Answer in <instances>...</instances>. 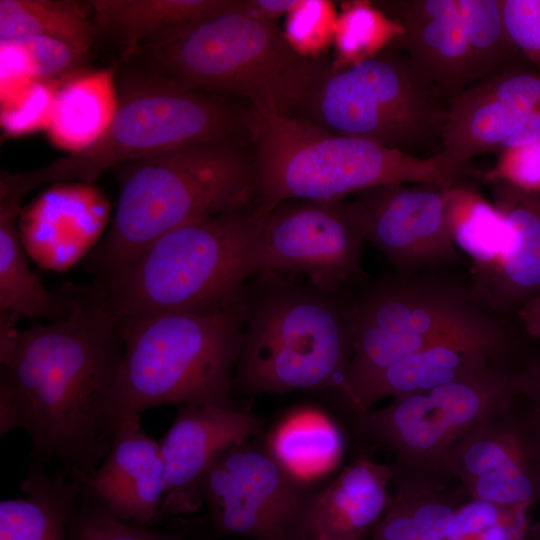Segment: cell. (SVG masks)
<instances>
[{
  "mask_svg": "<svg viewBox=\"0 0 540 540\" xmlns=\"http://www.w3.org/2000/svg\"><path fill=\"white\" fill-rule=\"evenodd\" d=\"M62 288L68 316L19 330L1 365L0 436L24 429L30 463L56 461L88 477L108 454L118 423L123 341L120 320L94 283Z\"/></svg>",
  "mask_w": 540,
  "mask_h": 540,
  "instance_id": "obj_1",
  "label": "cell"
},
{
  "mask_svg": "<svg viewBox=\"0 0 540 540\" xmlns=\"http://www.w3.org/2000/svg\"><path fill=\"white\" fill-rule=\"evenodd\" d=\"M118 167L114 216L87 260L97 278L116 272L178 227L257 204L253 156L235 137L178 147Z\"/></svg>",
  "mask_w": 540,
  "mask_h": 540,
  "instance_id": "obj_2",
  "label": "cell"
},
{
  "mask_svg": "<svg viewBox=\"0 0 540 540\" xmlns=\"http://www.w3.org/2000/svg\"><path fill=\"white\" fill-rule=\"evenodd\" d=\"M242 126L253 148L257 205L267 215L292 199H342L397 183L450 188L472 173L439 152L414 156L252 107L242 115Z\"/></svg>",
  "mask_w": 540,
  "mask_h": 540,
  "instance_id": "obj_3",
  "label": "cell"
},
{
  "mask_svg": "<svg viewBox=\"0 0 540 540\" xmlns=\"http://www.w3.org/2000/svg\"><path fill=\"white\" fill-rule=\"evenodd\" d=\"M256 276L244 288L246 321L234 389L242 394L336 389L347 399L351 297L280 274Z\"/></svg>",
  "mask_w": 540,
  "mask_h": 540,
  "instance_id": "obj_4",
  "label": "cell"
},
{
  "mask_svg": "<svg viewBox=\"0 0 540 540\" xmlns=\"http://www.w3.org/2000/svg\"><path fill=\"white\" fill-rule=\"evenodd\" d=\"M227 8L122 60L129 71L190 90L232 94L292 116L324 58L297 53L276 21Z\"/></svg>",
  "mask_w": 540,
  "mask_h": 540,
  "instance_id": "obj_5",
  "label": "cell"
},
{
  "mask_svg": "<svg viewBox=\"0 0 540 540\" xmlns=\"http://www.w3.org/2000/svg\"><path fill=\"white\" fill-rule=\"evenodd\" d=\"M266 216L256 204L188 223L94 284L119 320L227 307L256 275L257 241Z\"/></svg>",
  "mask_w": 540,
  "mask_h": 540,
  "instance_id": "obj_6",
  "label": "cell"
},
{
  "mask_svg": "<svg viewBox=\"0 0 540 540\" xmlns=\"http://www.w3.org/2000/svg\"><path fill=\"white\" fill-rule=\"evenodd\" d=\"M353 355L350 387L394 362L438 346H458L509 357L515 332L474 293L469 282L439 269L382 278L351 297Z\"/></svg>",
  "mask_w": 540,
  "mask_h": 540,
  "instance_id": "obj_7",
  "label": "cell"
},
{
  "mask_svg": "<svg viewBox=\"0 0 540 540\" xmlns=\"http://www.w3.org/2000/svg\"><path fill=\"white\" fill-rule=\"evenodd\" d=\"M246 300L224 308L120 320L118 421L163 404L234 407Z\"/></svg>",
  "mask_w": 540,
  "mask_h": 540,
  "instance_id": "obj_8",
  "label": "cell"
},
{
  "mask_svg": "<svg viewBox=\"0 0 540 540\" xmlns=\"http://www.w3.org/2000/svg\"><path fill=\"white\" fill-rule=\"evenodd\" d=\"M117 112L105 133L88 148L38 169L2 172L0 200L22 203L49 183H94L108 169L178 147L235 137L242 115L219 95L190 90L132 71L122 76Z\"/></svg>",
  "mask_w": 540,
  "mask_h": 540,
  "instance_id": "obj_9",
  "label": "cell"
},
{
  "mask_svg": "<svg viewBox=\"0 0 540 540\" xmlns=\"http://www.w3.org/2000/svg\"><path fill=\"white\" fill-rule=\"evenodd\" d=\"M447 106L391 46L359 63L323 60L292 116L414 156L439 145Z\"/></svg>",
  "mask_w": 540,
  "mask_h": 540,
  "instance_id": "obj_10",
  "label": "cell"
},
{
  "mask_svg": "<svg viewBox=\"0 0 540 540\" xmlns=\"http://www.w3.org/2000/svg\"><path fill=\"white\" fill-rule=\"evenodd\" d=\"M519 398L515 367L500 362L359 414L358 431L394 456L397 472L446 481L443 466L454 446Z\"/></svg>",
  "mask_w": 540,
  "mask_h": 540,
  "instance_id": "obj_11",
  "label": "cell"
},
{
  "mask_svg": "<svg viewBox=\"0 0 540 540\" xmlns=\"http://www.w3.org/2000/svg\"><path fill=\"white\" fill-rule=\"evenodd\" d=\"M353 203L342 199L291 200L266 216L256 248V275L303 273L308 283L324 290L364 275L365 243Z\"/></svg>",
  "mask_w": 540,
  "mask_h": 540,
  "instance_id": "obj_12",
  "label": "cell"
},
{
  "mask_svg": "<svg viewBox=\"0 0 540 540\" xmlns=\"http://www.w3.org/2000/svg\"><path fill=\"white\" fill-rule=\"evenodd\" d=\"M443 471L472 500L523 519L540 501V414L519 398L464 436Z\"/></svg>",
  "mask_w": 540,
  "mask_h": 540,
  "instance_id": "obj_13",
  "label": "cell"
},
{
  "mask_svg": "<svg viewBox=\"0 0 540 540\" xmlns=\"http://www.w3.org/2000/svg\"><path fill=\"white\" fill-rule=\"evenodd\" d=\"M300 486L267 449L247 442L221 453L201 479L216 527L256 540L290 538L308 499Z\"/></svg>",
  "mask_w": 540,
  "mask_h": 540,
  "instance_id": "obj_14",
  "label": "cell"
},
{
  "mask_svg": "<svg viewBox=\"0 0 540 540\" xmlns=\"http://www.w3.org/2000/svg\"><path fill=\"white\" fill-rule=\"evenodd\" d=\"M447 189L430 183L387 184L361 191L351 201L365 241L384 255L395 273L464 262L449 227Z\"/></svg>",
  "mask_w": 540,
  "mask_h": 540,
  "instance_id": "obj_15",
  "label": "cell"
},
{
  "mask_svg": "<svg viewBox=\"0 0 540 540\" xmlns=\"http://www.w3.org/2000/svg\"><path fill=\"white\" fill-rule=\"evenodd\" d=\"M261 421L236 407L179 405L160 448L166 472L161 517L190 515L202 506L201 479L229 448L247 442Z\"/></svg>",
  "mask_w": 540,
  "mask_h": 540,
  "instance_id": "obj_16",
  "label": "cell"
},
{
  "mask_svg": "<svg viewBox=\"0 0 540 540\" xmlns=\"http://www.w3.org/2000/svg\"><path fill=\"white\" fill-rule=\"evenodd\" d=\"M540 109V73L507 67L467 87L447 104L439 153L470 169L471 158L496 150L524 117Z\"/></svg>",
  "mask_w": 540,
  "mask_h": 540,
  "instance_id": "obj_17",
  "label": "cell"
},
{
  "mask_svg": "<svg viewBox=\"0 0 540 540\" xmlns=\"http://www.w3.org/2000/svg\"><path fill=\"white\" fill-rule=\"evenodd\" d=\"M402 27L392 45L401 50L420 77L448 103L480 80L457 16L455 0L374 2Z\"/></svg>",
  "mask_w": 540,
  "mask_h": 540,
  "instance_id": "obj_18",
  "label": "cell"
},
{
  "mask_svg": "<svg viewBox=\"0 0 540 540\" xmlns=\"http://www.w3.org/2000/svg\"><path fill=\"white\" fill-rule=\"evenodd\" d=\"M85 490L120 520L146 526L159 521L165 465L160 443L145 433L140 415L118 421L111 448L86 477Z\"/></svg>",
  "mask_w": 540,
  "mask_h": 540,
  "instance_id": "obj_19",
  "label": "cell"
},
{
  "mask_svg": "<svg viewBox=\"0 0 540 540\" xmlns=\"http://www.w3.org/2000/svg\"><path fill=\"white\" fill-rule=\"evenodd\" d=\"M492 195L507 226V242L498 261L471 276L470 283L479 299L509 319L540 294V192L496 182Z\"/></svg>",
  "mask_w": 540,
  "mask_h": 540,
  "instance_id": "obj_20",
  "label": "cell"
},
{
  "mask_svg": "<svg viewBox=\"0 0 540 540\" xmlns=\"http://www.w3.org/2000/svg\"><path fill=\"white\" fill-rule=\"evenodd\" d=\"M395 465L357 458L324 489L308 498L290 538L361 540L381 519L391 499Z\"/></svg>",
  "mask_w": 540,
  "mask_h": 540,
  "instance_id": "obj_21",
  "label": "cell"
},
{
  "mask_svg": "<svg viewBox=\"0 0 540 540\" xmlns=\"http://www.w3.org/2000/svg\"><path fill=\"white\" fill-rule=\"evenodd\" d=\"M506 361L505 356L478 349L430 348L408 355L353 384L348 401L362 414L384 398L429 391Z\"/></svg>",
  "mask_w": 540,
  "mask_h": 540,
  "instance_id": "obj_22",
  "label": "cell"
},
{
  "mask_svg": "<svg viewBox=\"0 0 540 540\" xmlns=\"http://www.w3.org/2000/svg\"><path fill=\"white\" fill-rule=\"evenodd\" d=\"M233 0H90L97 35L122 49V60L232 4Z\"/></svg>",
  "mask_w": 540,
  "mask_h": 540,
  "instance_id": "obj_23",
  "label": "cell"
},
{
  "mask_svg": "<svg viewBox=\"0 0 540 540\" xmlns=\"http://www.w3.org/2000/svg\"><path fill=\"white\" fill-rule=\"evenodd\" d=\"M43 466L30 463L20 483L26 497L0 502V540H68L86 477L63 468L49 475Z\"/></svg>",
  "mask_w": 540,
  "mask_h": 540,
  "instance_id": "obj_24",
  "label": "cell"
},
{
  "mask_svg": "<svg viewBox=\"0 0 540 540\" xmlns=\"http://www.w3.org/2000/svg\"><path fill=\"white\" fill-rule=\"evenodd\" d=\"M116 68L76 73L61 82L47 135L70 153L94 144L108 129L119 105Z\"/></svg>",
  "mask_w": 540,
  "mask_h": 540,
  "instance_id": "obj_25",
  "label": "cell"
},
{
  "mask_svg": "<svg viewBox=\"0 0 540 540\" xmlns=\"http://www.w3.org/2000/svg\"><path fill=\"white\" fill-rule=\"evenodd\" d=\"M445 480L397 472L390 503L369 540H448L460 512Z\"/></svg>",
  "mask_w": 540,
  "mask_h": 540,
  "instance_id": "obj_26",
  "label": "cell"
},
{
  "mask_svg": "<svg viewBox=\"0 0 540 540\" xmlns=\"http://www.w3.org/2000/svg\"><path fill=\"white\" fill-rule=\"evenodd\" d=\"M267 451L299 485L323 478L339 464L344 440L336 423L316 407L287 414L271 431Z\"/></svg>",
  "mask_w": 540,
  "mask_h": 540,
  "instance_id": "obj_27",
  "label": "cell"
},
{
  "mask_svg": "<svg viewBox=\"0 0 540 540\" xmlns=\"http://www.w3.org/2000/svg\"><path fill=\"white\" fill-rule=\"evenodd\" d=\"M21 204L0 202V315L62 320L70 307L63 288L51 292L29 268L18 230Z\"/></svg>",
  "mask_w": 540,
  "mask_h": 540,
  "instance_id": "obj_28",
  "label": "cell"
},
{
  "mask_svg": "<svg viewBox=\"0 0 540 540\" xmlns=\"http://www.w3.org/2000/svg\"><path fill=\"white\" fill-rule=\"evenodd\" d=\"M33 36L63 41L86 58L97 36L90 1L0 0V41Z\"/></svg>",
  "mask_w": 540,
  "mask_h": 540,
  "instance_id": "obj_29",
  "label": "cell"
},
{
  "mask_svg": "<svg viewBox=\"0 0 540 540\" xmlns=\"http://www.w3.org/2000/svg\"><path fill=\"white\" fill-rule=\"evenodd\" d=\"M447 216L455 246L472 262L471 276L491 268L507 242V226L495 205L463 182L447 189Z\"/></svg>",
  "mask_w": 540,
  "mask_h": 540,
  "instance_id": "obj_30",
  "label": "cell"
},
{
  "mask_svg": "<svg viewBox=\"0 0 540 540\" xmlns=\"http://www.w3.org/2000/svg\"><path fill=\"white\" fill-rule=\"evenodd\" d=\"M108 211L105 198L91 185L65 184L43 192L22 221L32 235L69 234L86 240L103 227Z\"/></svg>",
  "mask_w": 540,
  "mask_h": 540,
  "instance_id": "obj_31",
  "label": "cell"
},
{
  "mask_svg": "<svg viewBox=\"0 0 540 540\" xmlns=\"http://www.w3.org/2000/svg\"><path fill=\"white\" fill-rule=\"evenodd\" d=\"M402 33L401 25L374 2H344L336 20L332 63L344 67L372 58L390 48Z\"/></svg>",
  "mask_w": 540,
  "mask_h": 540,
  "instance_id": "obj_32",
  "label": "cell"
},
{
  "mask_svg": "<svg viewBox=\"0 0 540 540\" xmlns=\"http://www.w3.org/2000/svg\"><path fill=\"white\" fill-rule=\"evenodd\" d=\"M455 7L480 80L507 68L519 51L506 31L501 0H455Z\"/></svg>",
  "mask_w": 540,
  "mask_h": 540,
  "instance_id": "obj_33",
  "label": "cell"
},
{
  "mask_svg": "<svg viewBox=\"0 0 540 540\" xmlns=\"http://www.w3.org/2000/svg\"><path fill=\"white\" fill-rule=\"evenodd\" d=\"M68 540H182L175 532L120 520L85 490L79 497L67 530Z\"/></svg>",
  "mask_w": 540,
  "mask_h": 540,
  "instance_id": "obj_34",
  "label": "cell"
},
{
  "mask_svg": "<svg viewBox=\"0 0 540 540\" xmlns=\"http://www.w3.org/2000/svg\"><path fill=\"white\" fill-rule=\"evenodd\" d=\"M338 13L334 4L324 0H302L286 16L283 33L289 45L300 55L322 58L333 45Z\"/></svg>",
  "mask_w": 540,
  "mask_h": 540,
  "instance_id": "obj_35",
  "label": "cell"
},
{
  "mask_svg": "<svg viewBox=\"0 0 540 540\" xmlns=\"http://www.w3.org/2000/svg\"><path fill=\"white\" fill-rule=\"evenodd\" d=\"M60 84L36 80L14 100L1 105L0 123L5 135L19 137L47 130Z\"/></svg>",
  "mask_w": 540,
  "mask_h": 540,
  "instance_id": "obj_36",
  "label": "cell"
},
{
  "mask_svg": "<svg viewBox=\"0 0 540 540\" xmlns=\"http://www.w3.org/2000/svg\"><path fill=\"white\" fill-rule=\"evenodd\" d=\"M489 183L505 182L526 192H540V141L501 151L496 164L482 172Z\"/></svg>",
  "mask_w": 540,
  "mask_h": 540,
  "instance_id": "obj_37",
  "label": "cell"
},
{
  "mask_svg": "<svg viewBox=\"0 0 540 540\" xmlns=\"http://www.w3.org/2000/svg\"><path fill=\"white\" fill-rule=\"evenodd\" d=\"M501 8L514 46L540 65V0H501Z\"/></svg>",
  "mask_w": 540,
  "mask_h": 540,
  "instance_id": "obj_38",
  "label": "cell"
},
{
  "mask_svg": "<svg viewBox=\"0 0 540 540\" xmlns=\"http://www.w3.org/2000/svg\"><path fill=\"white\" fill-rule=\"evenodd\" d=\"M16 40L29 52L37 80L55 81L60 76H71L86 59L70 45L55 38L33 36Z\"/></svg>",
  "mask_w": 540,
  "mask_h": 540,
  "instance_id": "obj_39",
  "label": "cell"
},
{
  "mask_svg": "<svg viewBox=\"0 0 540 540\" xmlns=\"http://www.w3.org/2000/svg\"><path fill=\"white\" fill-rule=\"evenodd\" d=\"M36 74L32 58L18 40L0 41V102L8 104L26 90Z\"/></svg>",
  "mask_w": 540,
  "mask_h": 540,
  "instance_id": "obj_40",
  "label": "cell"
},
{
  "mask_svg": "<svg viewBox=\"0 0 540 540\" xmlns=\"http://www.w3.org/2000/svg\"><path fill=\"white\" fill-rule=\"evenodd\" d=\"M302 0H236L237 10L263 20L276 21L294 11Z\"/></svg>",
  "mask_w": 540,
  "mask_h": 540,
  "instance_id": "obj_41",
  "label": "cell"
},
{
  "mask_svg": "<svg viewBox=\"0 0 540 540\" xmlns=\"http://www.w3.org/2000/svg\"><path fill=\"white\" fill-rule=\"evenodd\" d=\"M519 397L540 414V358L515 367Z\"/></svg>",
  "mask_w": 540,
  "mask_h": 540,
  "instance_id": "obj_42",
  "label": "cell"
},
{
  "mask_svg": "<svg viewBox=\"0 0 540 540\" xmlns=\"http://www.w3.org/2000/svg\"><path fill=\"white\" fill-rule=\"evenodd\" d=\"M515 315L527 334L540 339V294L526 301Z\"/></svg>",
  "mask_w": 540,
  "mask_h": 540,
  "instance_id": "obj_43",
  "label": "cell"
},
{
  "mask_svg": "<svg viewBox=\"0 0 540 540\" xmlns=\"http://www.w3.org/2000/svg\"><path fill=\"white\" fill-rule=\"evenodd\" d=\"M528 530L538 539L540 540V519L532 524L528 525Z\"/></svg>",
  "mask_w": 540,
  "mask_h": 540,
  "instance_id": "obj_44",
  "label": "cell"
},
{
  "mask_svg": "<svg viewBox=\"0 0 540 540\" xmlns=\"http://www.w3.org/2000/svg\"><path fill=\"white\" fill-rule=\"evenodd\" d=\"M520 540H538L529 530L528 527L523 537Z\"/></svg>",
  "mask_w": 540,
  "mask_h": 540,
  "instance_id": "obj_45",
  "label": "cell"
},
{
  "mask_svg": "<svg viewBox=\"0 0 540 540\" xmlns=\"http://www.w3.org/2000/svg\"><path fill=\"white\" fill-rule=\"evenodd\" d=\"M449 540V539H448Z\"/></svg>",
  "mask_w": 540,
  "mask_h": 540,
  "instance_id": "obj_46",
  "label": "cell"
}]
</instances>
